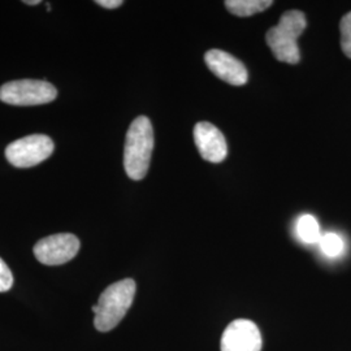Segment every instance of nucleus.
<instances>
[{"label":"nucleus","instance_id":"4","mask_svg":"<svg viewBox=\"0 0 351 351\" xmlns=\"http://www.w3.org/2000/svg\"><path fill=\"white\" fill-rule=\"evenodd\" d=\"M56 88L43 80H19L0 88V101L12 106H39L55 101Z\"/></svg>","mask_w":351,"mask_h":351},{"label":"nucleus","instance_id":"9","mask_svg":"<svg viewBox=\"0 0 351 351\" xmlns=\"http://www.w3.org/2000/svg\"><path fill=\"white\" fill-rule=\"evenodd\" d=\"M194 142L202 158L210 163H220L228 155L224 134L211 123L202 121L195 125Z\"/></svg>","mask_w":351,"mask_h":351},{"label":"nucleus","instance_id":"11","mask_svg":"<svg viewBox=\"0 0 351 351\" xmlns=\"http://www.w3.org/2000/svg\"><path fill=\"white\" fill-rule=\"evenodd\" d=\"M297 236L301 239L302 242L307 243V245H314L319 243V241L322 239V232H320V226L317 220L315 219L313 215H303L298 221H297Z\"/></svg>","mask_w":351,"mask_h":351},{"label":"nucleus","instance_id":"6","mask_svg":"<svg viewBox=\"0 0 351 351\" xmlns=\"http://www.w3.org/2000/svg\"><path fill=\"white\" fill-rule=\"evenodd\" d=\"M80 250V239L71 233H59L38 241L34 255L45 265H62L72 261Z\"/></svg>","mask_w":351,"mask_h":351},{"label":"nucleus","instance_id":"12","mask_svg":"<svg viewBox=\"0 0 351 351\" xmlns=\"http://www.w3.org/2000/svg\"><path fill=\"white\" fill-rule=\"evenodd\" d=\"M319 247L328 258H339L345 251V241L337 233L328 232L322 234Z\"/></svg>","mask_w":351,"mask_h":351},{"label":"nucleus","instance_id":"2","mask_svg":"<svg viewBox=\"0 0 351 351\" xmlns=\"http://www.w3.org/2000/svg\"><path fill=\"white\" fill-rule=\"evenodd\" d=\"M137 285L134 280L125 278L106 289L98 303L93 307L94 326L99 332H110L124 319L134 301Z\"/></svg>","mask_w":351,"mask_h":351},{"label":"nucleus","instance_id":"5","mask_svg":"<svg viewBox=\"0 0 351 351\" xmlns=\"http://www.w3.org/2000/svg\"><path fill=\"white\" fill-rule=\"evenodd\" d=\"M53 149V142L49 136L32 134L10 143L5 149V158L13 167L30 168L49 159Z\"/></svg>","mask_w":351,"mask_h":351},{"label":"nucleus","instance_id":"1","mask_svg":"<svg viewBox=\"0 0 351 351\" xmlns=\"http://www.w3.org/2000/svg\"><path fill=\"white\" fill-rule=\"evenodd\" d=\"M154 129L146 116H139L129 126L124 150V168L129 178L139 181L149 172L154 150Z\"/></svg>","mask_w":351,"mask_h":351},{"label":"nucleus","instance_id":"15","mask_svg":"<svg viewBox=\"0 0 351 351\" xmlns=\"http://www.w3.org/2000/svg\"><path fill=\"white\" fill-rule=\"evenodd\" d=\"M95 3L107 10H114V8H119L120 5H123V0H97Z\"/></svg>","mask_w":351,"mask_h":351},{"label":"nucleus","instance_id":"14","mask_svg":"<svg viewBox=\"0 0 351 351\" xmlns=\"http://www.w3.org/2000/svg\"><path fill=\"white\" fill-rule=\"evenodd\" d=\"M13 275L7 263L0 258V293L8 291L12 288Z\"/></svg>","mask_w":351,"mask_h":351},{"label":"nucleus","instance_id":"8","mask_svg":"<svg viewBox=\"0 0 351 351\" xmlns=\"http://www.w3.org/2000/svg\"><path fill=\"white\" fill-rule=\"evenodd\" d=\"M204 60L213 75L229 85L242 86L249 80V73L243 63L226 51L210 50L206 52Z\"/></svg>","mask_w":351,"mask_h":351},{"label":"nucleus","instance_id":"13","mask_svg":"<svg viewBox=\"0 0 351 351\" xmlns=\"http://www.w3.org/2000/svg\"><path fill=\"white\" fill-rule=\"evenodd\" d=\"M341 47L343 53L351 59V12L345 14L339 24Z\"/></svg>","mask_w":351,"mask_h":351},{"label":"nucleus","instance_id":"10","mask_svg":"<svg viewBox=\"0 0 351 351\" xmlns=\"http://www.w3.org/2000/svg\"><path fill=\"white\" fill-rule=\"evenodd\" d=\"M274 1L271 0H226V10L239 17H249L255 13L268 10Z\"/></svg>","mask_w":351,"mask_h":351},{"label":"nucleus","instance_id":"3","mask_svg":"<svg viewBox=\"0 0 351 351\" xmlns=\"http://www.w3.org/2000/svg\"><path fill=\"white\" fill-rule=\"evenodd\" d=\"M306 25L304 14L301 11L293 10L284 13L280 23L267 32V45L278 62L297 64L301 60L297 39L304 32Z\"/></svg>","mask_w":351,"mask_h":351},{"label":"nucleus","instance_id":"7","mask_svg":"<svg viewBox=\"0 0 351 351\" xmlns=\"http://www.w3.org/2000/svg\"><path fill=\"white\" fill-rule=\"evenodd\" d=\"M262 346L259 328L247 319L232 322L221 337V351H261Z\"/></svg>","mask_w":351,"mask_h":351},{"label":"nucleus","instance_id":"16","mask_svg":"<svg viewBox=\"0 0 351 351\" xmlns=\"http://www.w3.org/2000/svg\"><path fill=\"white\" fill-rule=\"evenodd\" d=\"M24 3L27 4V5H37V4H39L40 1H39V0H32V1H30V0H26Z\"/></svg>","mask_w":351,"mask_h":351}]
</instances>
